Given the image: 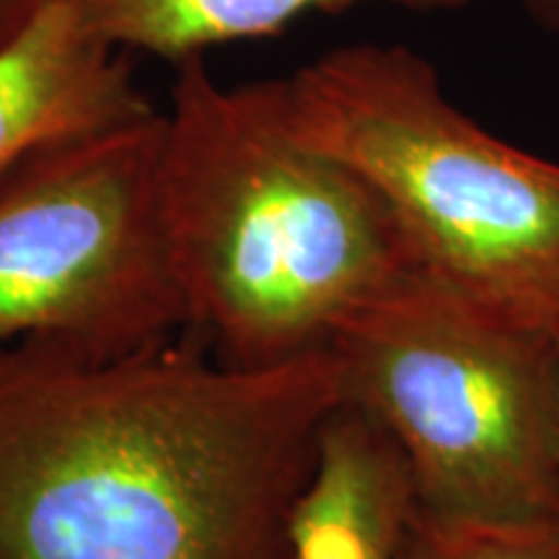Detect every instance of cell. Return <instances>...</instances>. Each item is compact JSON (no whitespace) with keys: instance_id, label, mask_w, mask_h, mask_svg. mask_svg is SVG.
Returning a JSON list of instances; mask_svg holds the SVG:
<instances>
[{"instance_id":"1","label":"cell","mask_w":559,"mask_h":559,"mask_svg":"<svg viewBox=\"0 0 559 559\" xmlns=\"http://www.w3.org/2000/svg\"><path fill=\"white\" fill-rule=\"evenodd\" d=\"M342 402L334 349L239 370L187 332L0 342V559H293Z\"/></svg>"},{"instance_id":"2","label":"cell","mask_w":559,"mask_h":559,"mask_svg":"<svg viewBox=\"0 0 559 559\" xmlns=\"http://www.w3.org/2000/svg\"><path fill=\"white\" fill-rule=\"evenodd\" d=\"M160 215L187 334L223 366L270 370L332 349L355 309L415 270L379 194L293 135L264 83L177 66Z\"/></svg>"},{"instance_id":"3","label":"cell","mask_w":559,"mask_h":559,"mask_svg":"<svg viewBox=\"0 0 559 559\" xmlns=\"http://www.w3.org/2000/svg\"><path fill=\"white\" fill-rule=\"evenodd\" d=\"M262 83L293 135L379 194L415 270L559 337V164L474 122L402 45L337 47Z\"/></svg>"},{"instance_id":"4","label":"cell","mask_w":559,"mask_h":559,"mask_svg":"<svg viewBox=\"0 0 559 559\" xmlns=\"http://www.w3.org/2000/svg\"><path fill=\"white\" fill-rule=\"evenodd\" d=\"M345 402L400 445L417 506L559 519V337L409 270L334 332Z\"/></svg>"},{"instance_id":"5","label":"cell","mask_w":559,"mask_h":559,"mask_svg":"<svg viewBox=\"0 0 559 559\" xmlns=\"http://www.w3.org/2000/svg\"><path fill=\"white\" fill-rule=\"evenodd\" d=\"M164 109L52 145L0 185V342L124 353L187 330L160 215Z\"/></svg>"},{"instance_id":"6","label":"cell","mask_w":559,"mask_h":559,"mask_svg":"<svg viewBox=\"0 0 559 559\" xmlns=\"http://www.w3.org/2000/svg\"><path fill=\"white\" fill-rule=\"evenodd\" d=\"M156 111L122 50L88 32L70 0H55L0 52V185L34 153Z\"/></svg>"},{"instance_id":"7","label":"cell","mask_w":559,"mask_h":559,"mask_svg":"<svg viewBox=\"0 0 559 559\" xmlns=\"http://www.w3.org/2000/svg\"><path fill=\"white\" fill-rule=\"evenodd\" d=\"M415 508L400 445L368 412L342 402L293 513V559H394Z\"/></svg>"},{"instance_id":"8","label":"cell","mask_w":559,"mask_h":559,"mask_svg":"<svg viewBox=\"0 0 559 559\" xmlns=\"http://www.w3.org/2000/svg\"><path fill=\"white\" fill-rule=\"evenodd\" d=\"M83 26L117 50L179 62L210 47L270 37L311 11L347 9L373 0H70ZM432 9L461 0H381Z\"/></svg>"},{"instance_id":"9","label":"cell","mask_w":559,"mask_h":559,"mask_svg":"<svg viewBox=\"0 0 559 559\" xmlns=\"http://www.w3.org/2000/svg\"><path fill=\"white\" fill-rule=\"evenodd\" d=\"M394 559H559V519H472L417 506Z\"/></svg>"},{"instance_id":"10","label":"cell","mask_w":559,"mask_h":559,"mask_svg":"<svg viewBox=\"0 0 559 559\" xmlns=\"http://www.w3.org/2000/svg\"><path fill=\"white\" fill-rule=\"evenodd\" d=\"M52 3L55 0H0V52L9 50Z\"/></svg>"},{"instance_id":"11","label":"cell","mask_w":559,"mask_h":559,"mask_svg":"<svg viewBox=\"0 0 559 559\" xmlns=\"http://www.w3.org/2000/svg\"><path fill=\"white\" fill-rule=\"evenodd\" d=\"M536 21L559 32V0H523Z\"/></svg>"}]
</instances>
